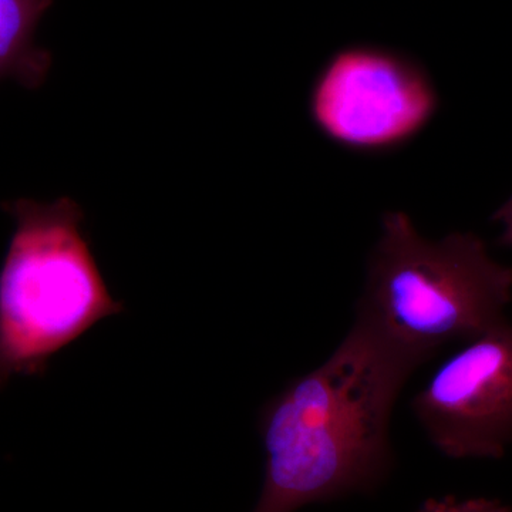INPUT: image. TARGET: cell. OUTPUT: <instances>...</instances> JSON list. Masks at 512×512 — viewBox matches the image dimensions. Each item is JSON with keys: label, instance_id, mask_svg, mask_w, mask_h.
<instances>
[{"label": "cell", "instance_id": "cell-1", "mask_svg": "<svg viewBox=\"0 0 512 512\" xmlns=\"http://www.w3.org/2000/svg\"><path fill=\"white\" fill-rule=\"evenodd\" d=\"M424 362L355 318L322 366L262 409L265 480L255 511H295L379 488L393 468L394 403Z\"/></svg>", "mask_w": 512, "mask_h": 512}, {"label": "cell", "instance_id": "cell-2", "mask_svg": "<svg viewBox=\"0 0 512 512\" xmlns=\"http://www.w3.org/2000/svg\"><path fill=\"white\" fill-rule=\"evenodd\" d=\"M511 301L512 266L495 261L478 235L451 232L431 241L406 212L389 211L356 318L427 362L448 343H466L507 320Z\"/></svg>", "mask_w": 512, "mask_h": 512}, {"label": "cell", "instance_id": "cell-3", "mask_svg": "<svg viewBox=\"0 0 512 512\" xmlns=\"http://www.w3.org/2000/svg\"><path fill=\"white\" fill-rule=\"evenodd\" d=\"M15 221L0 271V380L42 375L50 357L107 316L124 311L111 298L89 242L82 207L3 202Z\"/></svg>", "mask_w": 512, "mask_h": 512}, {"label": "cell", "instance_id": "cell-4", "mask_svg": "<svg viewBox=\"0 0 512 512\" xmlns=\"http://www.w3.org/2000/svg\"><path fill=\"white\" fill-rule=\"evenodd\" d=\"M440 110L430 73L389 47H340L320 67L308 99L313 126L350 153L380 156L412 143Z\"/></svg>", "mask_w": 512, "mask_h": 512}, {"label": "cell", "instance_id": "cell-5", "mask_svg": "<svg viewBox=\"0 0 512 512\" xmlns=\"http://www.w3.org/2000/svg\"><path fill=\"white\" fill-rule=\"evenodd\" d=\"M414 416L443 456L500 460L512 444V325L464 343L412 400Z\"/></svg>", "mask_w": 512, "mask_h": 512}, {"label": "cell", "instance_id": "cell-6", "mask_svg": "<svg viewBox=\"0 0 512 512\" xmlns=\"http://www.w3.org/2000/svg\"><path fill=\"white\" fill-rule=\"evenodd\" d=\"M55 0H0V76L36 90L46 82L53 55L35 43L40 20Z\"/></svg>", "mask_w": 512, "mask_h": 512}, {"label": "cell", "instance_id": "cell-7", "mask_svg": "<svg viewBox=\"0 0 512 512\" xmlns=\"http://www.w3.org/2000/svg\"><path fill=\"white\" fill-rule=\"evenodd\" d=\"M493 221L501 227L498 244L501 247L512 248V195L507 201L495 211Z\"/></svg>", "mask_w": 512, "mask_h": 512}]
</instances>
